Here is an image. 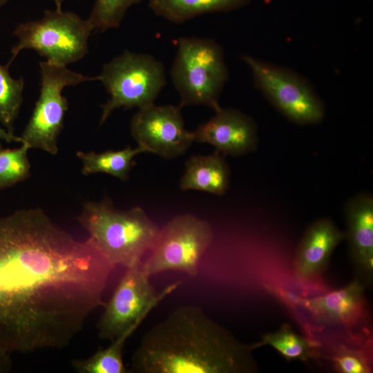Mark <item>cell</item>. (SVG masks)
Instances as JSON below:
<instances>
[{
  "label": "cell",
  "instance_id": "obj_1",
  "mask_svg": "<svg viewBox=\"0 0 373 373\" xmlns=\"http://www.w3.org/2000/svg\"><path fill=\"white\" fill-rule=\"evenodd\" d=\"M115 266L40 209L0 219V348L28 353L63 348L104 306Z\"/></svg>",
  "mask_w": 373,
  "mask_h": 373
},
{
  "label": "cell",
  "instance_id": "obj_28",
  "mask_svg": "<svg viewBox=\"0 0 373 373\" xmlns=\"http://www.w3.org/2000/svg\"><path fill=\"white\" fill-rule=\"evenodd\" d=\"M9 0H0V6H3V4H5L7 1H8Z\"/></svg>",
  "mask_w": 373,
  "mask_h": 373
},
{
  "label": "cell",
  "instance_id": "obj_22",
  "mask_svg": "<svg viewBox=\"0 0 373 373\" xmlns=\"http://www.w3.org/2000/svg\"><path fill=\"white\" fill-rule=\"evenodd\" d=\"M29 149L25 143L12 149L0 147V189L23 181L30 175Z\"/></svg>",
  "mask_w": 373,
  "mask_h": 373
},
{
  "label": "cell",
  "instance_id": "obj_26",
  "mask_svg": "<svg viewBox=\"0 0 373 373\" xmlns=\"http://www.w3.org/2000/svg\"><path fill=\"white\" fill-rule=\"evenodd\" d=\"M1 140H4L8 143L11 142H17L21 143L20 137L15 135L13 133L4 130L0 126V147L1 146Z\"/></svg>",
  "mask_w": 373,
  "mask_h": 373
},
{
  "label": "cell",
  "instance_id": "obj_19",
  "mask_svg": "<svg viewBox=\"0 0 373 373\" xmlns=\"http://www.w3.org/2000/svg\"><path fill=\"white\" fill-rule=\"evenodd\" d=\"M269 345L287 360L307 361L316 356V343L295 332L288 325L276 332L266 334L253 348Z\"/></svg>",
  "mask_w": 373,
  "mask_h": 373
},
{
  "label": "cell",
  "instance_id": "obj_10",
  "mask_svg": "<svg viewBox=\"0 0 373 373\" xmlns=\"http://www.w3.org/2000/svg\"><path fill=\"white\" fill-rule=\"evenodd\" d=\"M151 276L142 261L126 269L97 325L98 337L111 342L133 333L150 311L165 296L175 289L180 282L157 292L150 283Z\"/></svg>",
  "mask_w": 373,
  "mask_h": 373
},
{
  "label": "cell",
  "instance_id": "obj_20",
  "mask_svg": "<svg viewBox=\"0 0 373 373\" xmlns=\"http://www.w3.org/2000/svg\"><path fill=\"white\" fill-rule=\"evenodd\" d=\"M132 333H126L111 341L105 349H99L85 359L72 361L74 369L79 373H126L128 372L122 358V351L127 338Z\"/></svg>",
  "mask_w": 373,
  "mask_h": 373
},
{
  "label": "cell",
  "instance_id": "obj_12",
  "mask_svg": "<svg viewBox=\"0 0 373 373\" xmlns=\"http://www.w3.org/2000/svg\"><path fill=\"white\" fill-rule=\"evenodd\" d=\"M193 142L206 143L224 156L254 151L258 144V127L249 115L220 107L207 122L191 131Z\"/></svg>",
  "mask_w": 373,
  "mask_h": 373
},
{
  "label": "cell",
  "instance_id": "obj_21",
  "mask_svg": "<svg viewBox=\"0 0 373 373\" xmlns=\"http://www.w3.org/2000/svg\"><path fill=\"white\" fill-rule=\"evenodd\" d=\"M8 66L0 64V122L8 131L13 133L14 122L23 101L24 80L23 77L12 78Z\"/></svg>",
  "mask_w": 373,
  "mask_h": 373
},
{
  "label": "cell",
  "instance_id": "obj_25",
  "mask_svg": "<svg viewBox=\"0 0 373 373\" xmlns=\"http://www.w3.org/2000/svg\"><path fill=\"white\" fill-rule=\"evenodd\" d=\"M10 352L0 348V373L8 372L12 367Z\"/></svg>",
  "mask_w": 373,
  "mask_h": 373
},
{
  "label": "cell",
  "instance_id": "obj_27",
  "mask_svg": "<svg viewBox=\"0 0 373 373\" xmlns=\"http://www.w3.org/2000/svg\"><path fill=\"white\" fill-rule=\"evenodd\" d=\"M56 5L57 10H61V3L66 0H53Z\"/></svg>",
  "mask_w": 373,
  "mask_h": 373
},
{
  "label": "cell",
  "instance_id": "obj_6",
  "mask_svg": "<svg viewBox=\"0 0 373 373\" xmlns=\"http://www.w3.org/2000/svg\"><path fill=\"white\" fill-rule=\"evenodd\" d=\"M93 31L88 20L76 13L46 10L41 19L21 23L15 30L19 41L12 48L8 64L22 50L32 49L46 61L67 67L88 53V41Z\"/></svg>",
  "mask_w": 373,
  "mask_h": 373
},
{
  "label": "cell",
  "instance_id": "obj_23",
  "mask_svg": "<svg viewBox=\"0 0 373 373\" xmlns=\"http://www.w3.org/2000/svg\"><path fill=\"white\" fill-rule=\"evenodd\" d=\"M142 0H95L88 19L94 31L118 28L127 10Z\"/></svg>",
  "mask_w": 373,
  "mask_h": 373
},
{
  "label": "cell",
  "instance_id": "obj_8",
  "mask_svg": "<svg viewBox=\"0 0 373 373\" xmlns=\"http://www.w3.org/2000/svg\"><path fill=\"white\" fill-rule=\"evenodd\" d=\"M40 93L34 110L23 132L21 143L30 149H39L52 155L58 151V137L64 127L68 104L62 94L66 87L82 82L97 80L67 68L41 61Z\"/></svg>",
  "mask_w": 373,
  "mask_h": 373
},
{
  "label": "cell",
  "instance_id": "obj_5",
  "mask_svg": "<svg viewBox=\"0 0 373 373\" xmlns=\"http://www.w3.org/2000/svg\"><path fill=\"white\" fill-rule=\"evenodd\" d=\"M96 79L110 95L102 105L100 124L117 108L140 109L154 104L166 84L160 61L151 55L128 50L105 64Z\"/></svg>",
  "mask_w": 373,
  "mask_h": 373
},
{
  "label": "cell",
  "instance_id": "obj_2",
  "mask_svg": "<svg viewBox=\"0 0 373 373\" xmlns=\"http://www.w3.org/2000/svg\"><path fill=\"white\" fill-rule=\"evenodd\" d=\"M253 350L201 307L182 306L144 334L129 372L252 373L257 370Z\"/></svg>",
  "mask_w": 373,
  "mask_h": 373
},
{
  "label": "cell",
  "instance_id": "obj_18",
  "mask_svg": "<svg viewBox=\"0 0 373 373\" xmlns=\"http://www.w3.org/2000/svg\"><path fill=\"white\" fill-rule=\"evenodd\" d=\"M146 151L141 146H126L119 151H106L102 153L94 151H77V156L82 162V173L88 175L104 173L121 180H127L132 167L135 164V157Z\"/></svg>",
  "mask_w": 373,
  "mask_h": 373
},
{
  "label": "cell",
  "instance_id": "obj_3",
  "mask_svg": "<svg viewBox=\"0 0 373 373\" xmlns=\"http://www.w3.org/2000/svg\"><path fill=\"white\" fill-rule=\"evenodd\" d=\"M77 220L106 258L126 269L142 261L160 230L141 207L118 210L108 198L85 203Z\"/></svg>",
  "mask_w": 373,
  "mask_h": 373
},
{
  "label": "cell",
  "instance_id": "obj_4",
  "mask_svg": "<svg viewBox=\"0 0 373 373\" xmlns=\"http://www.w3.org/2000/svg\"><path fill=\"white\" fill-rule=\"evenodd\" d=\"M170 75L179 93L181 108L204 105L214 111L221 106L219 97L229 78L222 48L214 40L199 37H182Z\"/></svg>",
  "mask_w": 373,
  "mask_h": 373
},
{
  "label": "cell",
  "instance_id": "obj_16",
  "mask_svg": "<svg viewBox=\"0 0 373 373\" xmlns=\"http://www.w3.org/2000/svg\"><path fill=\"white\" fill-rule=\"evenodd\" d=\"M224 157L217 151L209 155L191 156L185 162L180 189L224 195L230 182V169Z\"/></svg>",
  "mask_w": 373,
  "mask_h": 373
},
{
  "label": "cell",
  "instance_id": "obj_11",
  "mask_svg": "<svg viewBox=\"0 0 373 373\" xmlns=\"http://www.w3.org/2000/svg\"><path fill=\"white\" fill-rule=\"evenodd\" d=\"M130 131L137 146L167 160L182 155L193 142L179 106L153 104L138 109L131 119Z\"/></svg>",
  "mask_w": 373,
  "mask_h": 373
},
{
  "label": "cell",
  "instance_id": "obj_17",
  "mask_svg": "<svg viewBox=\"0 0 373 373\" xmlns=\"http://www.w3.org/2000/svg\"><path fill=\"white\" fill-rule=\"evenodd\" d=\"M251 0H148L153 12L170 22L182 23L197 16L229 12L247 5Z\"/></svg>",
  "mask_w": 373,
  "mask_h": 373
},
{
  "label": "cell",
  "instance_id": "obj_24",
  "mask_svg": "<svg viewBox=\"0 0 373 373\" xmlns=\"http://www.w3.org/2000/svg\"><path fill=\"white\" fill-rule=\"evenodd\" d=\"M332 361L341 373H370L371 368L364 354L356 349L341 346L334 353Z\"/></svg>",
  "mask_w": 373,
  "mask_h": 373
},
{
  "label": "cell",
  "instance_id": "obj_7",
  "mask_svg": "<svg viewBox=\"0 0 373 373\" xmlns=\"http://www.w3.org/2000/svg\"><path fill=\"white\" fill-rule=\"evenodd\" d=\"M241 59L250 69L256 88L289 120L300 125L323 120V102L303 76L249 55Z\"/></svg>",
  "mask_w": 373,
  "mask_h": 373
},
{
  "label": "cell",
  "instance_id": "obj_9",
  "mask_svg": "<svg viewBox=\"0 0 373 373\" xmlns=\"http://www.w3.org/2000/svg\"><path fill=\"white\" fill-rule=\"evenodd\" d=\"M213 239V229L207 220L192 214L179 215L160 229L151 255L142 262L144 269L150 276L166 271L195 276Z\"/></svg>",
  "mask_w": 373,
  "mask_h": 373
},
{
  "label": "cell",
  "instance_id": "obj_13",
  "mask_svg": "<svg viewBox=\"0 0 373 373\" xmlns=\"http://www.w3.org/2000/svg\"><path fill=\"white\" fill-rule=\"evenodd\" d=\"M346 238L356 278L365 285L373 278V198L369 193L350 198L344 207Z\"/></svg>",
  "mask_w": 373,
  "mask_h": 373
},
{
  "label": "cell",
  "instance_id": "obj_14",
  "mask_svg": "<svg viewBox=\"0 0 373 373\" xmlns=\"http://www.w3.org/2000/svg\"><path fill=\"white\" fill-rule=\"evenodd\" d=\"M345 238V231L331 219L314 221L306 229L296 252V277L300 281H307L319 276L326 269L336 247Z\"/></svg>",
  "mask_w": 373,
  "mask_h": 373
},
{
  "label": "cell",
  "instance_id": "obj_15",
  "mask_svg": "<svg viewBox=\"0 0 373 373\" xmlns=\"http://www.w3.org/2000/svg\"><path fill=\"white\" fill-rule=\"evenodd\" d=\"M365 287V284L355 278L341 289L303 300V305L321 323L350 324L358 317L363 309Z\"/></svg>",
  "mask_w": 373,
  "mask_h": 373
}]
</instances>
